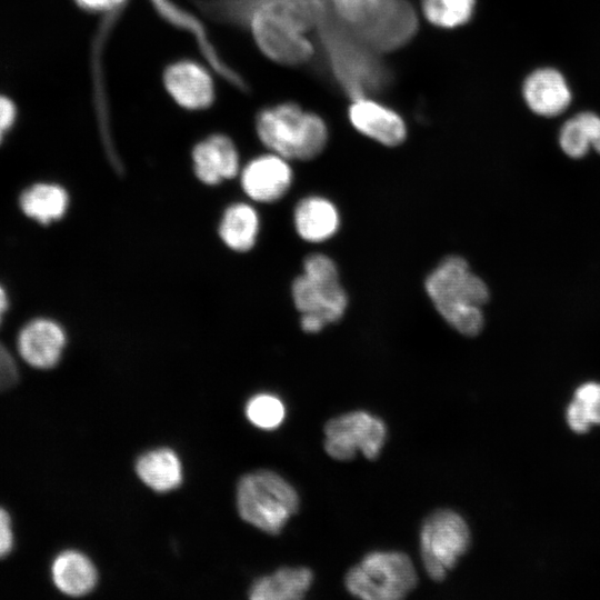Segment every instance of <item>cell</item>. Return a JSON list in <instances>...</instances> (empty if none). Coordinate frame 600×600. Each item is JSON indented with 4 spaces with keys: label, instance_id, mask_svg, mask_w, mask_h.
Segmentation results:
<instances>
[{
    "label": "cell",
    "instance_id": "19",
    "mask_svg": "<svg viewBox=\"0 0 600 600\" xmlns=\"http://www.w3.org/2000/svg\"><path fill=\"white\" fill-rule=\"evenodd\" d=\"M313 582V572L306 567L281 568L256 580L250 590L252 600H299Z\"/></svg>",
    "mask_w": 600,
    "mask_h": 600
},
{
    "label": "cell",
    "instance_id": "4",
    "mask_svg": "<svg viewBox=\"0 0 600 600\" xmlns=\"http://www.w3.org/2000/svg\"><path fill=\"white\" fill-rule=\"evenodd\" d=\"M336 18L376 53L401 48L418 29L417 14L408 0H364Z\"/></svg>",
    "mask_w": 600,
    "mask_h": 600
},
{
    "label": "cell",
    "instance_id": "28",
    "mask_svg": "<svg viewBox=\"0 0 600 600\" xmlns=\"http://www.w3.org/2000/svg\"><path fill=\"white\" fill-rule=\"evenodd\" d=\"M17 378L16 363L9 351L0 343V391L10 388Z\"/></svg>",
    "mask_w": 600,
    "mask_h": 600
},
{
    "label": "cell",
    "instance_id": "5",
    "mask_svg": "<svg viewBox=\"0 0 600 600\" xmlns=\"http://www.w3.org/2000/svg\"><path fill=\"white\" fill-rule=\"evenodd\" d=\"M237 504L246 522L270 534H277L298 511L299 496L278 473L260 470L240 480Z\"/></svg>",
    "mask_w": 600,
    "mask_h": 600
},
{
    "label": "cell",
    "instance_id": "25",
    "mask_svg": "<svg viewBox=\"0 0 600 600\" xmlns=\"http://www.w3.org/2000/svg\"><path fill=\"white\" fill-rule=\"evenodd\" d=\"M567 422L572 431L587 432L600 424V383L588 382L580 386L567 408Z\"/></svg>",
    "mask_w": 600,
    "mask_h": 600
},
{
    "label": "cell",
    "instance_id": "29",
    "mask_svg": "<svg viewBox=\"0 0 600 600\" xmlns=\"http://www.w3.org/2000/svg\"><path fill=\"white\" fill-rule=\"evenodd\" d=\"M76 2L86 11L108 14L122 12L128 0H76Z\"/></svg>",
    "mask_w": 600,
    "mask_h": 600
},
{
    "label": "cell",
    "instance_id": "6",
    "mask_svg": "<svg viewBox=\"0 0 600 600\" xmlns=\"http://www.w3.org/2000/svg\"><path fill=\"white\" fill-rule=\"evenodd\" d=\"M417 583L418 576L411 559L400 551L370 552L344 577L348 592L366 600H400Z\"/></svg>",
    "mask_w": 600,
    "mask_h": 600
},
{
    "label": "cell",
    "instance_id": "14",
    "mask_svg": "<svg viewBox=\"0 0 600 600\" xmlns=\"http://www.w3.org/2000/svg\"><path fill=\"white\" fill-rule=\"evenodd\" d=\"M349 119L360 133L383 146H399L407 136L404 121L396 111L367 97L353 99Z\"/></svg>",
    "mask_w": 600,
    "mask_h": 600
},
{
    "label": "cell",
    "instance_id": "12",
    "mask_svg": "<svg viewBox=\"0 0 600 600\" xmlns=\"http://www.w3.org/2000/svg\"><path fill=\"white\" fill-rule=\"evenodd\" d=\"M244 193L258 202H273L282 198L292 182V170L287 159L264 154L252 159L243 168L240 178Z\"/></svg>",
    "mask_w": 600,
    "mask_h": 600
},
{
    "label": "cell",
    "instance_id": "24",
    "mask_svg": "<svg viewBox=\"0 0 600 600\" xmlns=\"http://www.w3.org/2000/svg\"><path fill=\"white\" fill-rule=\"evenodd\" d=\"M20 206L28 217L47 224L64 214L68 194L60 186L38 183L21 194Z\"/></svg>",
    "mask_w": 600,
    "mask_h": 600
},
{
    "label": "cell",
    "instance_id": "22",
    "mask_svg": "<svg viewBox=\"0 0 600 600\" xmlns=\"http://www.w3.org/2000/svg\"><path fill=\"white\" fill-rule=\"evenodd\" d=\"M139 478L151 489L166 492L176 489L182 481L181 462L168 448L152 450L141 456L136 464Z\"/></svg>",
    "mask_w": 600,
    "mask_h": 600
},
{
    "label": "cell",
    "instance_id": "13",
    "mask_svg": "<svg viewBox=\"0 0 600 600\" xmlns=\"http://www.w3.org/2000/svg\"><path fill=\"white\" fill-rule=\"evenodd\" d=\"M163 82L172 99L184 109H207L214 100L211 76L194 61L179 60L168 66Z\"/></svg>",
    "mask_w": 600,
    "mask_h": 600
},
{
    "label": "cell",
    "instance_id": "3",
    "mask_svg": "<svg viewBox=\"0 0 600 600\" xmlns=\"http://www.w3.org/2000/svg\"><path fill=\"white\" fill-rule=\"evenodd\" d=\"M256 130L266 147L287 160H311L323 151L328 140L324 121L292 102L262 109L256 118Z\"/></svg>",
    "mask_w": 600,
    "mask_h": 600
},
{
    "label": "cell",
    "instance_id": "8",
    "mask_svg": "<svg viewBox=\"0 0 600 600\" xmlns=\"http://www.w3.org/2000/svg\"><path fill=\"white\" fill-rule=\"evenodd\" d=\"M420 554L428 576L442 581L470 546V530L456 511L437 510L420 529Z\"/></svg>",
    "mask_w": 600,
    "mask_h": 600
},
{
    "label": "cell",
    "instance_id": "17",
    "mask_svg": "<svg viewBox=\"0 0 600 600\" xmlns=\"http://www.w3.org/2000/svg\"><path fill=\"white\" fill-rule=\"evenodd\" d=\"M522 94L528 107L543 117L560 114L571 102V91L566 79L552 68L531 72L523 82Z\"/></svg>",
    "mask_w": 600,
    "mask_h": 600
},
{
    "label": "cell",
    "instance_id": "7",
    "mask_svg": "<svg viewBox=\"0 0 600 600\" xmlns=\"http://www.w3.org/2000/svg\"><path fill=\"white\" fill-rule=\"evenodd\" d=\"M296 308L317 314L327 324L339 321L348 307V296L340 283L336 262L322 253H313L303 262V273L291 287Z\"/></svg>",
    "mask_w": 600,
    "mask_h": 600
},
{
    "label": "cell",
    "instance_id": "23",
    "mask_svg": "<svg viewBox=\"0 0 600 600\" xmlns=\"http://www.w3.org/2000/svg\"><path fill=\"white\" fill-rule=\"evenodd\" d=\"M559 143L571 158L584 157L590 148L600 153V117L581 112L569 119L560 129Z\"/></svg>",
    "mask_w": 600,
    "mask_h": 600
},
{
    "label": "cell",
    "instance_id": "18",
    "mask_svg": "<svg viewBox=\"0 0 600 600\" xmlns=\"http://www.w3.org/2000/svg\"><path fill=\"white\" fill-rule=\"evenodd\" d=\"M293 222L298 234L308 242H322L336 234L340 217L336 206L328 199L312 196L299 201Z\"/></svg>",
    "mask_w": 600,
    "mask_h": 600
},
{
    "label": "cell",
    "instance_id": "20",
    "mask_svg": "<svg viewBox=\"0 0 600 600\" xmlns=\"http://www.w3.org/2000/svg\"><path fill=\"white\" fill-rule=\"evenodd\" d=\"M52 579L61 592L79 597L93 589L97 571L92 562L82 553L64 551L53 561Z\"/></svg>",
    "mask_w": 600,
    "mask_h": 600
},
{
    "label": "cell",
    "instance_id": "16",
    "mask_svg": "<svg viewBox=\"0 0 600 600\" xmlns=\"http://www.w3.org/2000/svg\"><path fill=\"white\" fill-rule=\"evenodd\" d=\"M66 344L63 329L49 319H36L19 333L18 350L30 366L49 369L56 366Z\"/></svg>",
    "mask_w": 600,
    "mask_h": 600
},
{
    "label": "cell",
    "instance_id": "27",
    "mask_svg": "<svg viewBox=\"0 0 600 600\" xmlns=\"http://www.w3.org/2000/svg\"><path fill=\"white\" fill-rule=\"evenodd\" d=\"M246 414L256 427L270 430L281 424L286 410L278 397L261 393L249 400L246 407Z\"/></svg>",
    "mask_w": 600,
    "mask_h": 600
},
{
    "label": "cell",
    "instance_id": "26",
    "mask_svg": "<svg viewBox=\"0 0 600 600\" xmlns=\"http://www.w3.org/2000/svg\"><path fill=\"white\" fill-rule=\"evenodd\" d=\"M474 6L476 0H421L428 21L446 29L467 23L473 14Z\"/></svg>",
    "mask_w": 600,
    "mask_h": 600
},
{
    "label": "cell",
    "instance_id": "2",
    "mask_svg": "<svg viewBox=\"0 0 600 600\" xmlns=\"http://www.w3.org/2000/svg\"><path fill=\"white\" fill-rule=\"evenodd\" d=\"M317 26L333 73L352 98L367 97L387 81V72L374 53L358 40L326 7Z\"/></svg>",
    "mask_w": 600,
    "mask_h": 600
},
{
    "label": "cell",
    "instance_id": "11",
    "mask_svg": "<svg viewBox=\"0 0 600 600\" xmlns=\"http://www.w3.org/2000/svg\"><path fill=\"white\" fill-rule=\"evenodd\" d=\"M157 13L172 27L189 34L207 63L223 80L240 91L248 90V83L219 53L201 20L173 0H149Z\"/></svg>",
    "mask_w": 600,
    "mask_h": 600
},
{
    "label": "cell",
    "instance_id": "31",
    "mask_svg": "<svg viewBox=\"0 0 600 600\" xmlns=\"http://www.w3.org/2000/svg\"><path fill=\"white\" fill-rule=\"evenodd\" d=\"M12 531L8 513L0 509V558L7 556L12 548Z\"/></svg>",
    "mask_w": 600,
    "mask_h": 600
},
{
    "label": "cell",
    "instance_id": "10",
    "mask_svg": "<svg viewBox=\"0 0 600 600\" xmlns=\"http://www.w3.org/2000/svg\"><path fill=\"white\" fill-rule=\"evenodd\" d=\"M246 29L251 31L262 53L278 63L299 66L313 56V46L306 32L274 13L254 12Z\"/></svg>",
    "mask_w": 600,
    "mask_h": 600
},
{
    "label": "cell",
    "instance_id": "32",
    "mask_svg": "<svg viewBox=\"0 0 600 600\" xmlns=\"http://www.w3.org/2000/svg\"><path fill=\"white\" fill-rule=\"evenodd\" d=\"M301 329L307 333H317L326 326V321L317 314L304 313L300 319Z\"/></svg>",
    "mask_w": 600,
    "mask_h": 600
},
{
    "label": "cell",
    "instance_id": "33",
    "mask_svg": "<svg viewBox=\"0 0 600 600\" xmlns=\"http://www.w3.org/2000/svg\"><path fill=\"white\" fill-rule=\"evenodd\" d=\"M331 11L336 14L341 13L363 0H326Z\"/></svg>",
    "mask_w": 600,
    "mask_h": 600
},
{
    "label": "cell",
    "instance_id": "30",
    "mask_svg": "<svg viewBox=\"0 0 600 600\" xmlns=\"http://www.w3.org/2000/svg\"><path fill=\"white\" fill-rule=\"evenodd\" d=\"M16 119V107L10 99L0 96V142Z\"/></svg>",
    "mask_w": 600,
    "mask_h": 600
},
{
    "label": "cell",
    "instance_id": "1",
    "mask_svg": "<svg viewBox=\"0 0 600 600\" xmlns=\"http://www.w3.org/2000/svg\"><path fill=\"white\" fill-rule=\"evenodd\" d=\"M426 292L439 314L459 333L473 337L481 332V307L490 298L486 282L474 274L460 256H448L428 274Z\"/></svg>",
    "mask_w": 600,
    "mask_h": 600
},
{
    "label": "cell",
    "instance_id": "21",
    "mask_svg": "<svg viewBox=\"0 0 600 600\" xmlns=\"http://www.w3.org/2000/svg\"><path fill=\"white\" fill-rule=\"evenodd\" d=\"M259 232V216L253 207L244 202L229 206L219 224V236L233 251L250 250Z\"/></svg>",
    "mask_w": 600,
    "mask_h": 600
},
{
    "label": "cell",
    "instance_id": "15",
    "mask_svg": "<svg viewBox=\"0 0 600 600\" xmlns=\"http://www.w3.org/2000/svg\"><path fill=\"white\" fill-rule=\"evenodd\" d=\"M197 178L209 186L231 179L239 172V154L232 140L221 133L211 134L192 150Z\"/></svg>",
    "mask_w": 600,
    "mask_h": 600
},
{
    "label": "cell",
    "instance_id": "9",
    "mask_svg": "<svg viewBox=\"0 0 600 600\" xmlns=\"http://www.w3.org/2000/svg\"><path fill=\"white\" fill-rule=\"evenodd\" d=\"M324 450L339 461L356 458L357 452L374 460L379 457L386 440V423L377 416L358 410L330 419L323 429Z\"/></svg>",
    "mask_w": 600,
    "mask_h": 600
},
{
    "label": "cell",
    "instance_id": "34",
    "mask_svg": "<svg viewBox=\"0 0 600 600\" xmlns=\"http://www.w3.org/2000/svg\"><path fill=\"white\" fill-rule=\"evenodd\" d=\"M8 307L7 296L3 289L0 287V323L2 320V314L4 313Z\"/></svg>",
    "mask_w": 600,
    "mask_h": 600
}]
</instances>
